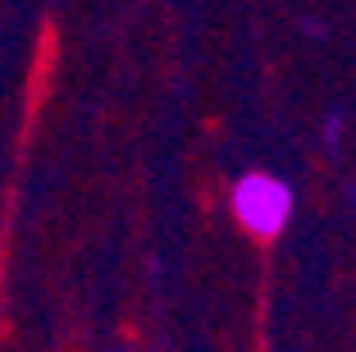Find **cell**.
I'll return each instance as SVG.
<instances>
[{
	"mask_svg": "<svg viewBox=\"0 0 356 352\" xmlns=\"http://www.w3.org/2000/svg\"><path fill=\"white\" fill-rule=\"evenodd\" d=\"M233 215L252 238L270 243L283 234V224L293 220V188L274 174H247L233 188Z\"/></svg>",
	"mask_w": 356,
	"mask_h": 352,
	"instance_id": "cell-1",
	"label": "cell"
}]
</instances>
